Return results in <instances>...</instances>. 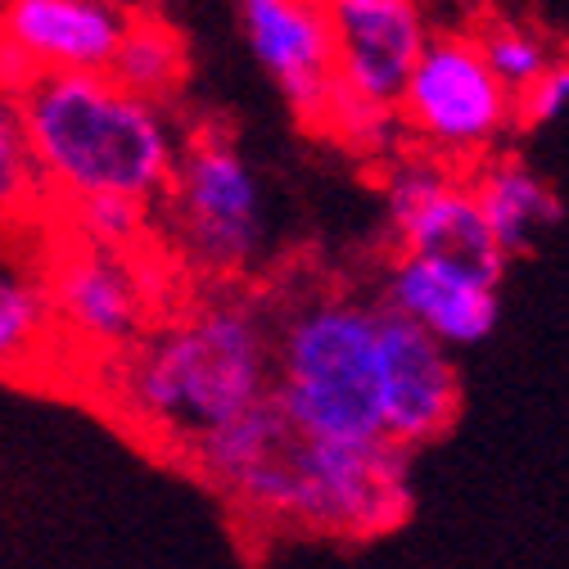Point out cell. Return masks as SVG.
Masks as SVG:
<instances>
[{"label": "cell", "mask_w": 569, "mask_h": 569, "mask_svg": "<svg viewBox=\"0 0 569 569\" xmlns=\"http://www.w3.org/2000/svg\"><path fill=\"white\" fill-rule=\"evenodd\" d=\"M19 113L46 203L118 194L159 208L186 140L172 109L131 96L109 73H50L19 96Z\"/></svg>", "instance_id": "6da1fadb"}, {"label": "cell", "mask_w": 569, "mask_h": 569, "mask_svg": "<svg viewBox=\"0 0 569 569\" xmlns=\"http://www.w3.org/2000/svg\"><path fill=\"white\" fill-rule=\"evenodd\" d=\"M118 407L168 439H203L271 398V326L244 295L203 299L127 348L113 371Z\"/></svg>", "instance_id": "7a4b0ae2"}, {"label": "cell", "mask_w": 569, "mask_h": 569, "mask_svg": "<svg viewBox=\"0 0 569 569\" xmlns=\"http://www.w3.org/2000/svg\"><path fill=\"white\" fill-rule=\"evenodd\" d=\"M271 402L308 443H385L380 303L317 295L271 330Z\"/></svg>", "instance_id": "3957f363"}, {"label": "cell", "mask_w": 569, "mask_h": 569, "mask_svg": "<svg viewBox=\"0 0 569 569\" xmlns=\"http://www.w3.org/2000/svg\"><path fill=\"white\" fill-rule=\"evenodd\" d=\"M154 222H163L172 258L203 276H244L267 253L262 181L218 127H199L181 140Z\"/></svg>", "instance_id": "277c9868"}, {"label": "cell", "mask_w": 569, "mask_h": 569, "mask_svg": "<svg viewBox=\"0 0 569 569\" xmlns=\"http://www.w3.org/2000/svg\"><path fill=\"white\" fill-rule=\"evenodd\" d=\"M393 109L407 146L452 172L502 154L516 131V96L488 73L475 32H430Z\"/></svg>", "instance_id": "5b68a950"}, {"label": "cell", "mask_w": 569, "mask_h": 569, "mask_svg": "<svg viewBox=\"0 0 569 569\" xmlns=\"http://www.w3.org/2000/svg\"><path fill=\"white\" fill-rule=\"evenodd\" d=\"M411 457L393 443H308L295 439L280 488V525L376 538L411 516Z\"/></svg>", "instance_id": "8992f818"}, {"label": "cell", "mask_w": 569, "mask_h": 569, "mask_svg": "<svg viewBox=\"0 0 569 569\" xmlns=\"http://www.w3.org/2000/svg\"><path fill=\"white\" fill-rule=\"evenodd\" d=\"M385 208L398 258L443 262L502 290L507 253L488 236L466 172H452L420 150H402L385 163Z\"/></svg>", "instance_id": "52a82bcc"}, {"label": "cell", "mask_w": 569, "mask_h": 569, "mask_svg": "<svg viewBox=\"0 0 569 569\" xmlns=\"http://www.w3.org/2000/svg\"><path fill=\"white\" fill-rule=\"evenodd\" d=\"M46 290L54 330L91 352H113V358L146 339V317L159 295L146 253H109L73 240L50 253Z\"/></svg>", "instance_id": "ba28073f"}, {"label": "cell", "mask_w": 569, "mask_h": 569, "mask_svg": "<svg viewBox=\"0 0 569 569\" xmlns=\"http://www.w3.org/2000/svg\"><path fill=\"white\" fill-rule=\"evenodd\" d=\"M236 23L258 68L303 127L321 131L335 96V28L321 0H236Z\"/></svg>", "instance_id": "9c48e42d"}, {"label": "cell", "mask_w": 569, "mask_h": 569, "mask_svg": "<svg viewBox=\"0 0 569 569\" xmlns=\"http://www.w3.org/2000/svg\"><path fill=\"white\" fill-rule=\"evenodd\" d=\"M380 411L385 443L416 452L439 443L461 416V371L452 352L411 321L380 308Z\"/></svg>", "instance_id": "30bf717a"}, {"label": "cell", "mask_w": 569, "mask_h": 569, "mask_svg": "<svg viewBox=\"0 0 569 569\" xmlns=\"http://www.w3.org/2000/svg\"><path fill=\"white\" fill-rule=\"evenodd\" d=\"M335 82L371 104L393 109L411 68L430 41V23L416 0H352L330 6Z\"/></svg>", "instance_id": "8fae6325"}, {"label": "cell", "mask_w": 569, "mask_h": 569, "mask_svg": "<svg viewBox=\"0 0 569 569\" xmlns=\"http://www.w3.org/2000/svg\"><path fill=\"white\" fill-rule=\"evenodd\" d=\"M127 23L131 10L109 0H0V37L37 78L109 73Z\"/></svg>", "instance_id": "7c38bea8"}, {"label": "cell", "mask_w": 569, "mask_h": 569, "mask_svg": "<svg viewBox=\"0 0 569 569\" xmlns=\"http://www.w3.org/2000/svg\"><path fill=\"white\" fill-rule=\"evenodd\" d=\"M380 308L411 321L448 352L483 343L502 321V295L492 284L425 258H393V267L385 271Z\"/></svg>", "instance_id": "4fadbf2b"}, {"label": "cell", "mask_w": 569, "mask_h": 569, "mask_svg": "<svg viewBox=\"0 0 569 569\" xmlns=\"http://www.w3.org/2000/svg\"><path fill=\"white\" fill-rule=\"evenodd\" d=\"M470 194L479 203V218L497 249L511 258L533 253L560 222V199L556 190L516 154H492L479 168L466 172Z\"/></svg>", "instance_id": "5bb4252c"}, {"label": "cell", "mask_w": 569, "mask_h": 569, "mask_svg": "<svg viewBox=\"0 0 569 569\" xmlns=\"http://www.w3.org/2000/svg\"><path fill=\"white\" fill-rule=\"evenodd\" d=\"M109 78L127 87L131 96L172 109V100L186 91L190 78V54L177 28L150 10H131V23L122 32V46L109 63Z\"/></svg>", "instance_id": "9a60e30c"}, {"label": "cell", "mask_w": 569, "mask_h": 569, "mask_svg": "<svg viewBox=\"0 0 569 569\" xmlns=\"http://www.w3.org/2000/svg\"><path fill=\"white\" fill-rule=\"evenodd\" d=\"M54 308L46 271L0 262V371L32 367L54 339Z\"/></svg>", "instance_id": "2e32d148"}, {"label": "cell", "mask_w": 569, "mask_h": 569, "mask_svg": "<svg viewBox=\"0 0 569 569\" xmlns=\"http://www.w3.org/2000/svg\"><path fill=\"white\" fill-rule=\"evenodd\" d=\"M63 218V240L87 244V249H109V253H140L154 236V208L136 199H78L59 208Z\"/></svg>", "instance_id": "e0dca14e"}, {"label": "cell", "mask_w": 569, "mask_h": 569, "mask_svg": "<svg viewBox=\"0 0 569 569\" xmlns=\"http://www.w3.org/2000/svg\"><path fill=\"white\" fill-rule=\"evenodd\" d=\"M41 208H46V194L28 154L19 100L10 91H0V231L32 222Z\"/></svg>", "instance_id": "ac0fdd59"}, {"label": "cell", "mask_w": 569, "mask_h": 569, "mask_svg": "<svg viewBox=\"0 0 569 569\" xmlns=\"http://www.w3.org/2000/svg\"><path fill=\"white\" fill-rule=\"evenodd\" d=\"M321 131L335 136L343 150L367 154V159H380V163H389L393 154L407 150V136H402L398 109L371 104V100H362V96L343 91L339 82H335V96H330V104H326Z\"/></svg>", "instance_id": "d6986e66"}, {"label": "cell", "mask_w": 569, "mask_h": 569, "mask_svg": "<svg viewBox=\"0 0 569 569\" xmlns=\"http://www.w3.org/2000/svg\"><path fill=\"white\" fill-rule=\"evenodd\" d=\"M475 46L488 63V73L502 82L511 96H520L542 68L560 54L556 41L533 28V23H520V19H492L483 32H475Z\"/></svg>", "instance_id": "ffe728a7"}, {"label": "cell", "mask_w": 569, "mask_h": 569, "mask_svg": "<svg viewBox=\"0 0 569 569\" xmlns=\"http://www.w3.org/2000/svg\"><path fill=\"white\" fill-rule=\"evenodd\" d=\"M560 113H569V54H556L516 96V131H538Z\"/></svg>", "instance_id": "44dd1931"}, {"label": "cell", "mask_w": 569, "mask_h": 569, "mask_svg": "<svg viewBox=\"0 0 569 569\" xmlns=\"http://www.w3.org/2000/svg\"><path fill=\"white\" fill-rule=\"evenodd\" d=\"M321 6H352V0H321Z\"/></svg>", "instance_id": "7402d4cb"}, {"label": "cell", "mask_w": 569, "mask_h": 569, "mask_svg": "<svg viewBox=\"0 0 569 569\" xmlns=\"http://www.w3.org/2000/svg\"><path fill=\"white\" fill-rule=\"evenodd\" d=\"M109 6H127V10H131V0H109Z\"/></svg>", "instance_id": "603a6c76"}]
</instances>
